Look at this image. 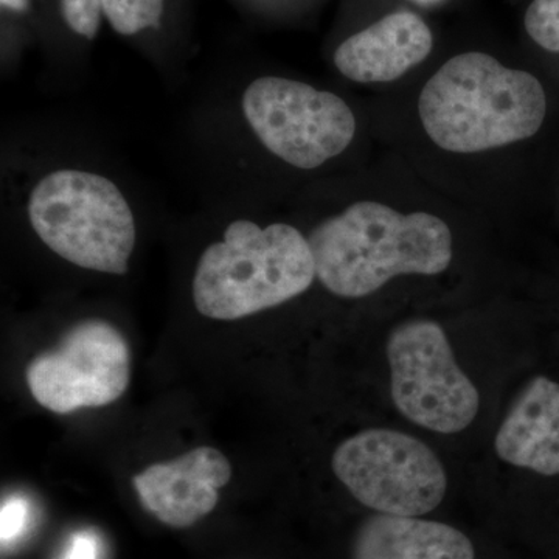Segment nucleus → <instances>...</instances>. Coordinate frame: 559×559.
<instances>
[{
    "label": "nucleus",
    "instance_id": "15",
    "mask_svg": "<svg viewBox=\"0 0 559 559\" xmlns=\"http://www.w3.org/2000/svg\"><path fill=\"white\" fill-rule=\"evenodd\" d=\"M61 13L70 31L86 39L97 36L102 22V0H60Z\"/></svg>",
    "mask_w": 559,
    "mask_h": 559
},
{
    "label": "nucleus",
    "instance_id": "16",
    "mask_svg": "<svg viewBox=\"0 0 559 559\" xmlns=\"http://www.w3.org/2000/svg\"><path fill=\"white\" fill-rule=\"evenodd\" d=\"M31 522V502L22 496H10L0 510V539L2 549L13 546L24 535Z\"/></svg>",
    "mask_w": 559,
    "mask_h": 559
},
{
    "label": "nucleus",
    "instance_id": "1",
    "mask_svg": "<svg viewBox=\"0 0 559 559\" xmlns=\"http://www.w3.org/2000/svg\"><path fill=\"white\" fill-rule=\"evenodd\" d=\"M316 277L336 296L359 299L399 275H439L450 267L452 234L426 212L356 202L308 237Z\"/></svg>",
    "mask_w": 559,
    "mask_h": 559
},
{
    "label": "nucleus",
    "instance_id": "2",
    "mask_svg": "<svg viewBox=\"0 0 559 559\" xmlns=\"http://www.w3.org/2000/svg\"><path fill=\"white\" fill-rule=\"evenodd\" d=\"M543 84L532 73L469 51L451 58L423 87L419 119L440 148L479 153L535 135L546 119Z\"/></svg>",
    "mask_w": 559,
    "mask_h": 559
},
{
    "label": "nucleus",
    "instance_id": "6",
    "mask_svg": "<svg viewBox=\"0 0 559 559\" xmlns=\"http://www.w3.org/2000/svg\"><path fill=\"white\" fill-rule=\"evenodd\" d=\"M390 392L396 409L433 432H462L480 407L476 385L460 369L447 333L433 320L401 323L388 341Z\"/></svg>",
    "mask_w": 559,
    "mask_h": 559
},
{
    "label": "nucleus",
    "instance_id": "13",
    "mask_svg": "<svg viewBox=\"0 0 559 559\" xmlns=\"http://www.w3.org/2000/svg\"><path fill=\"white\" fill-rule=\"evenodd\" d=\"M164 7L165 0H102L110 27L123 36L157 27Z\"/></svg>",
    "mask_w": 559,
    "mask_h": 559
},
{
    "label": "nucleus",
    "instance_id": "8",
    "mask_svg": "<svg viewBox=\"0 0 559 559\" xmlns=\"http://www.w3.org/2000/svg\"><path fill=\"white\" fill-rule=\"evenodd\" d=\"M130 380V345L112 323L98 319L76 323L27 367L33 399L60 415L108 406L121 399Z\"/></svg>",
    "mask_w": 559,
    "mask_h": 559
},
{
    "label": "nucleus",
    "instance_id": "4",
    "mask_svg": "<svg viewBox=\"0 0 559 559\" xmlns=\"http://www.w3.org/2000/svg\"><path fill=\"white\" fill-rule=\"evenodd\" d=\"M28 218L44 245L69 263L127 274L135 246L134 216L109 179L86 171L51 173L32 191Z\"/></svg>",
    "mask_w": 559,
    "mask_h": 559
},
{
    "label": "nucleus",
    "instance_id": "10",
    "mask_svg": "<svg viewBox=\"0 0 559 559\" xmlns=\"http://www.w3.org/2000/svg\"><path fill=\"white\" fill-rule=\"evenodd\" d=\"M432 44V33L418 14L396 11L344 40L334 64L358 83H389L425 61Z\"/></svg>",
    "mask_w": 559,
    "mask_h": 559
},
{
    "label": "nucleus",
    "instance_id": "17",
    "mask_svg": "<svg viewBox=\"0 0 559 559\" xmlns=\"http://www.w3.org/2000/svg\"><path fill=\"white\" fill-rule=\"evenodd\" d=\"M100 544L92 532H79L70 538L62 559H98Z\"/></svg>",
    "mask_w": 559,
    "mask_h": 559
},
{
    "label": "nucleus",
    "instance_id": "7",
    "mask_svg": "<svg viewBox=\"0 0 559 559\" xmlns=\"http://www.w3.org/2000/svg\"><path fill=\"white\" fill-rule=\"evenodd\" d=\"M257 138L280 159L312 170L347 150L356 119L347 103L299 81L264 76L242 95Z\"/></svg>",
    "mask_w": 559,
    "mask_h": 559
},
{
    "label": "nucleus",
    "instance_id": "11",
    "mask_svg": "<svg viewBox=\"0 0 559 559\" xmlns=\"http://www.w3.org/2000/svg\"><path fill=\"white\" fill-rule=\"evenodd\" d=\"M496 454L509 465L543 476L559 474V384L536 377L511 404L495 440Z\"/></svg>",
    "mask_w": 559,
    "mask_h": 559
},
{
    "label": "nucleus",
    "instance_id": "18",
    "mask_svg": "<svg viewBox=\"0 0 559 559\" xmlns=\"http://www.w3.org/2000/svg\"><path fill=\"white\" fill-rule=\"evenodd\" d=\"M2 5L13 11L27 10L28 0H2Z\"/></svg>",
    "mask_w": 559,
    "mask_h": 559
},
{
    "label": "nucleus",
    "instance_id": "19",
    "mask_svg": "<svg viewBox=\"0 0 559 559\" xmlns=\"http://www.w3.org/2000/svg\"><path fill=\"white\" fill-rule=\"evenodd\" d=\"M415 2L421 3V5H437V3H441L443 0H415Z\"/></svg>",
    "mask_w": 559,
    "mask_h": 559
},
{
    "label": "nucleus",
    "instance_id": "12",
    "mask_svg": "<svg viewBox=\"0 0 559 559\" xmlns=\"http://www.w3.org/2000/svg\"><path fill=\"white\" fill-rule=\"evenodd\" d=\"M352 559H476V550L443 522L378 513L356 530Z\"/></svg>",
    "mask_w": 559,
    "mask_h": 559
},
{
    "label": "nucleus",
    "instance_id": "9",
    "mask_svg": "<svg viewBox=\"0 0 559 559\" xmlns=\"http://www.w3.org/2000/svg\"><path fill=\"white\" fill-rule=\"evenodd\" d=\"M231 479L223 452L200 447L171 462L154 463L132 477L140 502L162 524L189 528L216 509L219 489Z\"/></svg>",
    "mask_w": 559,
    "mask_h": 559
},
{
    "label": "nucleus",
    "instance_id": "14",
    "mask_svg": "<svg viewBox=\"0 0 559 559\" xmlns=\"http://www.w3.org/2000/svg\"><path fill=\"white\" fill-rule=\"evenodd\" d=\"M525 31L543 49L559 51V0H533L525 13Z\"/></svg>",
    "mask_w": 559,
    "mask_h": 559
},
{
    "label": "nucleus",
    "instance_id": "3",
    "mask_svg": "<svg viewBox=\"0 0 559 559\" xmlns=\"http://www.w3.org/2000/svg\"><path fill=\"white\" fill-rule=\"evenodd\" d=\"M316 277L310 242L289 224L261 229L235 221L224 241L202 253L193 278L194 307L216 320H237L300 296Z\"/></svg>",
    "mask_w": 559,
    "mask_h": 559
},
{
    "label": "nucleus",
    "instance_id": "5",
    "mask_svg": "<svg viewBox=\"0 0 559 559\" xmlns=\"http://www.w3.org/2000/svg\"><path fill=\"white\" fill-rule=\"evenodd\" d=\"M334 474L353 498L396 516H423L447 495L443 463L428 444L392 429H367L340 444Z\"/></svg>",
    "mask_w": 559,
    "mask_h": 559
}]
</instances>
